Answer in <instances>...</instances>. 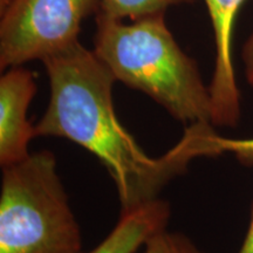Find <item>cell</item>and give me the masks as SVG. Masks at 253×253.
I'll return each mask as SVG.
<instances>
[{"instance_id":"obj_1","label":"cell","mask_w":253,"mask_h":253,"mask_svg":"<svg viewBox=\"0 0 253 253\" xmlns=\"http://www.w3.org/2000/svg\"><path fill=\"white\" fill-rule=\"evenodd\" d=\"M42 62L50 95L37 136L67 138L99 158L115 183L122 213L158 198L196 158L223 154L212 123L199 122L186 126L162 156H149L119 121L112 72L80 41Z\"/></svg>"},{"instance_id":"obj_2","label":"cell","mask_w":253,"mask_h":253,"mask_svg":"<svg viewBox=\"0 0 253 253\" xmlns=\"http://www.w3.org/2000/svg\"><path fill=\"white\" fill-rule=\"evenodd\" d=\"M94 53L116 81L147 94L184 125L211 123L210 88L183 52L164 14L125 23L97 13Z\"/></svg>"},{"instance_id":"obj_3","label":"cell","mask_w":253,"mask_h":253,"mask_svg":"<svg viewBox=\"0 0 253 253\" xmlns=\"http://www.w3.org/2000/svg\"><path fill=\"white\" fill-rule=\"evenodd\" d=\"M0 253H82L80 226L52 151L2 168Z\"/></svg>"},{"instance_id":"obj_4","label":"cell","mask_w":253,"mask_h":253,"mask_svg":"<svg viewBox=\"0 0 253 253\" xmlns=\"http://www.w3.org/2000/svg\"><path fill=\"white\" fill-rule=\"evenodd\" d=\"M100 0H11L0 20V68L58 54L79 41L82 21Z\"/></svg>"},{"instance_id":"obj_5","label":"cell","mask_w":253,"mask_h":253,"mask_svg":"<svg viewBox=\"0 0 253 253\" xmlns=\"http://www.w3.org/2000/svg\"><path fill=\"white\" fill-rule=\"evenodd\" d=\"M212 24L216 61L210 88L211 123L236 126L240 119V91L233 65V31L245 0H204Z\"/></svg>"},{"instance_id":"obj_6","label":"cell","mask_w":253,"mask_h":253,"mask_svg":"<svg viewBox=\"0 0 253 253\" xmlns=\"http://www.w3.org/2000/svg\"><path fill=\"white\" fill-rule=\"evenodd\" d=\"M37 93L36 74L23 66L6 69L0 78V164L2 168L30 156L37 136L27 110Z\"/></svg>"},{"instance_id":"obj_7","label":"cell","mask_w":253,"mask_h":253,"mask_svg":"<svg viewBox=\"0 0 253 253\" xmlns=\"http://www.w3.org/2000/svg\"><path fill=\"white\" fill-rule=\"evenodd\" d=\"M170 218L167 202L154 199L123 212L112 232L88 253H136L155 233L164 230Z\"/></svg>"},{"instance_id":"obj_8","label":"cell","mask_w":253,"mask_h":253,"mask_svg":"<svg viewBox=\"0 0 253 253\" xmlns=\"http://www.w3.org/2000/svg\"><path fill=\"white\" fill-rule=\"evenodd\" d=\"M195 0H100L97 13L106 17L130 21L164 14L171 6L190 4Z\"/></svg>"},{"instance_id":"obj_9","label":"cell","mask_w":253,"mask_h":253,"mask_svg":"<svg viewBox=\"0 0 253 253\" xmlns=\"http://www.w3.org/2000/svg\"><path fill=\"white\" fill-rule=\"evenodd\" d=\"M141 253H204L192 240L182 233L168 232L164 229L144 243Z\"/></svg>"},{"instance_id":"obj_10","label":"cell","mask_w":253,"mask_h":253,"mask_svg":"<svg viewBox=\"0 0 253 253\" xmlns=\"http://www.w3.org/2000/svg\"><path fill=\"white\" fill-rule=\"evenodd\" d=\"M219 147L221 153H232L242 164L253 166V137L235 140L219 136Z\"/></svg>"},{"instance_id":"obj_11","label":"cell","mask_w":253,"mask_h":253,"mask_svg":"<svg viewBox=\"0 0 253 253\" xmlns=\"http://www.w3.org/2000/svg\"><path fill=\"white\" fill-rule=\"evenodd\" d=\"M243 62L246 81L250 86L253 87V32L243 47Z\"/></svg>"},{"instance_id":"obj_12","label":"cell","mask_w":253,"mask_h":253,"mask_svg":"<svg viewBox=\"0 0 253 253\" xmlns=\"http://www.w3.org/2000/svg\"><path fill=\"white\" fill-rule=\"evenodd\" d=\"M238 253H253V205L251 212V220H250L248 232H246L245 239L244 242H243V245Z\"/></svg>"}]
</instances>
